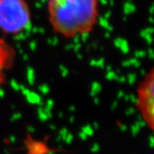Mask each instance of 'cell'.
I'll return each instance as SVG.
<instances>
[{
	"mask_svg": "<svg viewBox=\"0 0 154 154\" xmlns=\"http://www.w3.org/2000/svg\"><path fill=\"white\" fill-rule=\"evenodd\" d=\"M51 26L64 38L91 32L99 16V0H48Z\"/></svg>",
	"mask_w": 154,
	"mask_h": 154,
	"instance_id": "obj_1",
	"label": "cell"
},
{
	"mask_svg": "<svg viewBox=\"0 0 154 154\" xmlns=\"http://www.w3.org/2000/svg\"><path fill=\"white\" fill-rule=\"evenodd\" d=\"M135 107L145 124L154 133V66L138 84Z\"/></svg>",
	"mask_w": 154,
	"mask_h": 154,
	"instance_id": "obj_3",
	"label": "cell"
},
{
	"mask_svg": "<svg viewBox=\"0 0 154 154\" xmlns=\"http://www.w3.org/2000/svg\"><path fill=\"white\" fill-rule=\"evenodd\" d=\"M30 22L31 12L26 0H0V29L4 33H22Z\"/></svg>",
	"mask_w": 154,
	"mask_h": 154,
	"instance_id": "obj_2",
	"label": "cell"
}]
</instances>
